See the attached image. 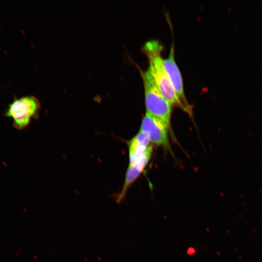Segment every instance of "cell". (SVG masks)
<instances>
[{"label": "cell", "mask_w": 262, "mask_h": 262, "mask_svg": "<svg viewBox=\"0 0 262 262\" xmlns=\"http://www.w3.org/2000/svg\"><path fill=\"white\" fill-rule=\"evenodd\" d=\"M142 49L148 61L147 70L160 91L172 106L190 114L180 100L166 71L162 56V44L156 39H151L144 44Z\"/></svg>", "instance_id": "cell-1"}, {"label": "cell", "mask_w": 262, "mask_h": 262, "mask_svg": "<svg viewBox=\"0 0 262 262\" xmlns=\"http://www.w3.org/2000/svg\"><path fill=\"white\" fill-rule=\"evenodd\" d=\"M139 70L144 85L146 113L169 128L173 106L156 86L148 71Z\"/></svg>", "instance_id": "cell-2"}, {"label": "cell", "mask_w": 262, "mask_h": 262, "mask_svg": "<svg viewBox=\"0 0 262 262\" xmlns=\"http://www.w3.org/2000/svg\"><path fill=\"white\" fill-rule=\"evenodd\" d=\"M40 106L39 101L33 96L15 98L4 115L12 119L15 129L21 131L28 127L33 119L37 118Z\"/></svg>", "instance_id": "cell-3"}, {"label": "cell", "mask_w": 262, "mask_h": 262, "mask_svg": "<svg viewBox=\"0 0 262 262\" xmlns=\"http://www.w3.org/2000/svg\"><path fill=\"white\" fill-rule=\"evenodd\" d=\"M168 129L161 121L146 113L143 118L140 131L148 138L150 143L169 148Z\"/></svg>", "instance_id": "cell-4"}, {"label": "cell", "mask_w": 262, "mask_h": 262, "mask_svg": "<svg viewBox=\"0 0 262 262\" xmlns=\"http://www.w3.org/2000/svg\"><path fill=\"white\" fill-rule=\"evenodd\" d=\"M163 63L171 83L180 100L189 113L191 114L192 109L190 107V105L187 101L184 91L181 74L175 60L174 45L173 43H172L168 57L163 59Z\"/></svg>", "instance_id": "cell-5"}, {"label": "cell", "mask_w": 262, "mask_h": 262, "mask_svg": "<svg viewBox=\"0 0 262 262\" xmlns=\"http://www.w3.org/2000/svg\"><path fill=\"white\" fill-rule=\"evenodd\" d=\"M152 153V147L151 145L144 156L133 164L129 165L121 190L118 193L113 194L112 196L117 203L120 204L124 200L129 188L148 164Z\"/></svg>", "instance_id": "cell-6"}, {"label": "cell", "mask_w": 262, "mask_h": 262, "mask_svg": "<svg viewBox=\"0 0 262 262\" xmlns=\"http://www.w3.org/2000/svg\"><path fill=\"white\" fill-rule=\"evenodd\" d=\"M129 164H133L147 152L151 146L148 138L141 131L128 142Z\"/></svg>", "instance_id": "cell-7"}]
</instances>
